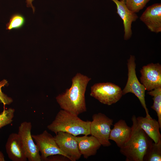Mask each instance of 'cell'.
Returning <instances> with one entry per match:
<instances>
[{
    "label": "cell",
    "instance_id": "cell-1",
    "mask_svg": "<svg viewBox=\"0 0 161 161\" xmlns=\"http://www.w3.org/2000/svg\"><path fill=\"white\" fill-rule=\"evenodd\" d=\"M91 78L78 73L72 78V84L65 92L56 97L61 108L78 116L86 111L85 93Z\"/></svg>",
    "mask_w": 161,
    "mask_h": 161
},
{
    "label": "cell",
    "instance_id": "cell-2",
    "mask_svg": "<svg viewBox=\"0 0 161 161\" xmlns=\"http://www.w3.org/2000/svg\"><path fill=\"white\" fill-rule=\"evenodd\" d=\"M130 136L126 143L120 148V153L125 156L126 161H143L144 156L153 141L140 127L137 117L133 115Z\"/></svg>",
    "mask_w": 161,
    "mask_h": 161
},
{
    "label": "cell",
    "instance_id": "cell-3",
    "mask_svg": "<svg viewBox=\"0 0 161 161\" xmlns=\"http://www.w3.org/2000/svg\"><path fill=\"white\" fill-rule=\"evenodd\" d=\"M91 121L83 120L78 115L63 109L60 110L54 120L47 126L48 129L56 134L64 132L73 135H90Z\"/></svg>",
    "mask_w": 161,
    "mask_h": 161
},
{
    "label": "cell",
    "instance_id": "cell-4",
    "mask_svg": "<svg viewBox=\"0 0 161 161\" xmlns=\"http://www.w3.org/2000/svg\"><path fill=\"white\" fill-rule=\"evenodd\" d=\"M135 60V56L132 55H130L129 58L128 60V78L126 85L122 90L123 95L130 92L134 94L137 97L145 109L146 114L145 117L152 118L145 103V87L139 82L136 75Z\"/></svg>",
    "mask_w": 161,
    "mask_h": 161
},
{
    "label": "cell",
    "instance_id": "cell-5",
    "mask_svg": "<svg viewBox=\"0 0 161 161\" xmlns=\"http://www.w3.org/2000/svg\"><path fill=\"white\" fill-rule=\"evenodd\" d=\"M90 95L101 103L110 105L120 99L122 90L120 87L111 83H97L91 86Z\"/></svg>",
    "mask_w": 161,
    "mask_h": 161
},
{
    "label": "cell",
    "instance_id": "cell-6",
    "mask_svg": "<svg viewBox=\"0 0 161 161\" xmlns=\"http://www.w3.org/2000/svg\"><path fill=\"white\" fill-rule=\"evenodd\" d=\"M92 119L90 126V134L96 137L103 146H110L109 137L113 120L101 113L94 114Z\"/></svg>",
    "mask_w": 161,
    "mask_h": 161
},
{
    "label": "cell",
    "instance_id": "cell-7",
    "mask_svg": "<svg viewBox=\"0 0 161 161\" xmlns=\"http://www.w3.org/2000/svg\"><path fill=\"white\" fill-rule=\"evenodd\" d=\"M32 128L30 122L24 121L19 126L18 134L27 160L29 161H41L38 147L35 143L31 134Z\"/></svg>",
    "mask_w": 161,
    "mask_h": 161
},
{
    "label": "cell",
    "instance_id": "cell-8",
    "mask_svg": "<svg viewBox=\"0 0 161 161\" xmlns=\"http://www.w3.org/2000/svg\"><path fill=\"white\" fill-rule=\"evenodd\" d=\"M32 137L41 153V161H45L50 156L58 154L62 155L69 159L68 156L60 149L54 137L47 131L44 130L39 134L32 135Z\"/></svg>",
    "mask_w": 161,
    "mask_h": 161
},
{
    "label": "cell",
    "instance_id": "cell-9",
    "mask_svg": "<svg viewBox=\"0 0 161 161\" xmlns=\"http://www.w3.org/2000/svg\"><path fill=\"white\" fill-rule=\"evenodd\" d=\"M54 137L60 149L71 161L78 160L82 155L79 149L75 136L66 132H58Z\"/></svg>",
    "mask_w": 161,
    "mask_h": 161
},
{
    "label": "cell",
    "instance_id": "cell-10",
    "mask_svg": "<svg viewBox=\"0 0 161 161\" xmlns=\"http://www.w3.org/2000/svg\"><path fill=\"white\" fill-rule=\"evenodd\" d=\"M141 83L146 90L151 91L161 87V65L159 63H151L141 69Z\"/></svg>",
    "mask_w": 161,
    "mask_h": 161
},
{
    "label": "cell",
    "instance_id": "cell-11",
    "mask_svg": "<svg viewBox=\"0 0 161 161\" xmlns=\"http://www.w3.org/2000/svg\"><path fill=\"white\" fill-rule=\"evenodd\" d=\"M151 32H161V4H154L148 7L140 17Z\"/></svg>",
    "mask_w": 161,
    "mask_h": 161
},
{
    "label": "cell",
    "instance_id": "cell-12",
    "mask_svg": "<svg viewBox=\"0 0 161 161\" xmlns=\"http://www.w3.org/2000/svg\"><path fill=\"white\" fill-rule=\"evenodd\" d=\"M9 158L13 161H26L27 160L20 138L18 133L10 134L5 145Z\"/></svg>",
    "mask_w": 161,
    "mask_h": 161
},
{
    "label": "cell",
    "instance_id": "cell-13",
    "mask_svg": "<svg viewBox=\"0 0 161 161\" xmlns=\"http://www.w3.org/2000/svg\"><path fill=\"white\" fill-rule=\"evenodd\" d=\"M111 0L116 4L117 9V13L123 21L124 32V39L128 40L130 38L132 35V23L136 20L138 16L136 13L130 11L122 1L118 0Z\"/></svg>",
    "mask_w": 161,
    "mask_h": 161
},
{
    "label": "cell",
    "instance_id": "cell-14",
    "mask_svg": "<svg viewBox=\"0 0 161 161\" xmlns=\"http://www.w3.org/2000/svg\"><path fill=\"white\" fill-rule=\"evenodd\" d=\"M131 131V127L128 126L124 120L121 119L114 125L111 131L109 139L114 141L120 148L129 139Z\"/></svg>",
    "mask_w": 161,
    "mask_h": 161
},
{
    "label": "cell",
    "instance_id": "cell-15",
    "mask_svg": "<svg viewBox=\"0 0 161 161\" xmlns=\"http://www.w3.org/2000/svg\"><path fill=\"white\" fill-rule=\"evenodd\" d=\"M79 149L81 155L84 158L95 155L97 150L101 145L99 140L95 137L91 135H84L82 137L75 136Z\"/></svg>",
    "mask_w": 161,
    "mask_h": 161
},
{
    "label": "cell",
    "instance_id": "cell-16",
    "mask_svg": "<svg viewBox=\"0 0 161 161\" xmlns=\"http://www.w3.org/2000/svg\"><path fill=\"white\" fill-rule=\"evenodd\" d=\"M138 124L155 143L161 140V129L159 123L156 120L140 116L137 117Z\"/></svg>",
    "mask_w": 161,
    "mask_h": 161
},
{
    "label": "cell",
    "instance_id": "cell-17",
    "mask_svg": "<svg viewBox=\"0 0 161 161\" xmlns=\"http://www.w3.org/2000/svg\"><path fill=\"white\" fill-rule=\"evenodd\" d=\"M161 161V140L157 143L152 141L144 156L143 161Z\"/></svg>",
    "mask_w": 161,
    "mask_h": 161
},
{
    "label": "cell",
    "instance_id": "cell-18",
    "mask_svg": "<svg viewBox=\"0 0 161 161\" xmlns=\"http://www.w3.org/2000/svg\"><path fill=\"white\" fill-rule=\"evenodd\" d=\"M147 93L153 97L154 103L151 108L157 113L158 121L161 128V87L149 91Z\"/></svg>",
    "mask_w": 161,
    "mask_h": 161
},
{
    "label": "cell",
    "instance_id": "cell-19",
    "mask_svg": "<svg viewBox=\"0 0 161 161\" xmlns=\"http://www.w3.org/2000/svg\"><path fill=\"white\" fill-rule=\"evenodd\" d=\"M150 0H120L127 7L134 13L138 12L143 9Z\"/></svg>",
    "mask_w": 161,
    "mask_h": 161
},
{
    "label": "cell",
    "instance_id": "cell-20",
    "mask_svg": "<svg viewBox=\"0 0 161 161\" xmlns=\"http://www.w3.org/2000/svg\"><path fill=\"white\" fill-rule=\"evenodd\" d=\"M25 22L24 16L20 14H15L10 17L9 21L6 25V29L11 30L21 27Z\"/></svg>",
    "mask_w": 161,
    "mask_h": 161
},
{
    "label": "cell",
    "instance_id": "cell-21",
    "mask_svg": "<svg viewBox=\"0 0 161 161\" xmlns=\"http://www.w3.org/2000/svg\"><path fill=\"white\" fill-rule=\"evenodd\" d=\"M15 111L14 109L9 108L4 109L0 114V129L12 122Z\"/></svg>",
    "mask_w": 161,
    "mask_h": 161
},
{
    "label": "cell",
    "instance_id": "cell-22",
    "mask_svg": "<svg viewBox=\"0 0 161 161\" xmlns=\"http://www.w3.org/2000/svg\"><path fill=\"white\" fill-rule=\"evenodd\" d=\"M7 83V81L5 79L0 82V102L4 105H10L13 102V100L11 97H8L1 91V88Z\"/></svg>",
    "mask_w": 161,
    "mask_h": 161
},
{
    "label": "cell",
    "instance_id": "cell-23",
    "mask_svg": "<svg viewBox=\"0 0 161 161\" xmlns=\"http://www.w3.org/2000/svg\"><path fill=\"white\" fill-rule=\"evenodd\" d=\"M66 159L70 160L67 157L61 155H55L50 156L47 157L45 161H64Z\"/></svg>",
    "mask_w": 161,
    "mask_h": 161
},
{
    "label": "cell",
    "instance_id": "cell-24",
    "mask_svg": "<svg viewBox=\"0 0 161 161\" xmlns=\"http://www.w3.org/2000/svg\"><path fill=\"white\" fill-rule=\"evenodd\" d=\"M34 0H26V2L27 3V6L28 7H31L33 10V13H34L35 9V7L32 4V2Z\"/></svg>",
    "mask_w": 161,
    "mask_h": 161
},
{
    "label": "cell",
    "instance_id": "cell-25",
    "mask_svg": "<svg viewBox=\"0 0 161 161\" xmlns=\"http://www.w3.org/2000/svg\"><path fill=\"white\" fill-rule=\"evenodd\" d=\"M4 156L2 152L0 151V161H4Z\"/></svg>",
    "mask_w": 161,
    "mask_h": 161
}]
</instances>
